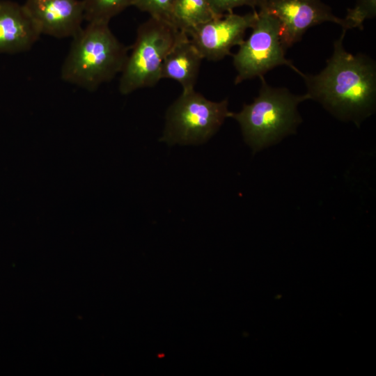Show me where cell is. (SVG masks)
<instances>
[{
	"label": "cell",
	"mask_w": 376,
	"mask_h": 376,
	"mask_svg": "<svg viewBox=\"0 0 376 376\" xmlns=\"http://www.w3.org/2000/svg\"><path fill=\"white\" fill-rule=\"evenodd\" d=\"M347 30L334 42L331 56L318 74L301 77L309 99L320 102L338 119L356 125L372 115L376 103V65L366 55L353 54L343 47Z\"/></svg>",
	"instance_id": "1"
},
{
	"label": "cell",
	"mask_w": 376,
	"mask_h": 376,
	"mask_svg": "<svg viewBox=\"0 0 376 376\" xmlns=\"http://www.w3.org/2000/svg\"><path fill=\"white\" fill-rule=\"evenodd\" d=\"M129 48L107 23H88L72 38L61 68L63 81L89 91L113 79L124 68Z\"/></svg>",
	"instance_id": "2"
},
{
	"label": "cell",
	"mask_w": 376,
	"mask_h": 376,
	"mask_svg": "<svg viewBox=\"0 0 376 376\" xmlns=\"http://www.w3.org/2000/svg\"><path fill=\"white\" fill-rule=\"evenodd\" d=\"M259 78L261 86L253 102L244 104L240 112L230 114L240 124L245 142L254 151L294 133L301 121L297 106L309 99L307 93L297 95L285 88L269 86L264 77Z\"/></svg>",
	"instance_id": "3"
},
{
	"label": "cell",
	"mask_w": 376,
	"mask_h": 376,
	"mask_svg": "<svg viewBox=\"0 0 376 376\" xmlns=\"http://www.w3.org/2000/svg\"><path fill=\"white\" fill-rule=\"evenodd\" d=\"M180 31L171 24L151 17L139 26L134 43L120 72L121 94L152 87L162 79L163 61Z\"/></svg>",
	"instance_id": "4"
},
{
	"label": "cell",
	"mask_w": 376,
	"mask_h": 376,
	"mask_svg": "<svg viewBox=\"0 0 376 376\" xmlns=\"http://www.w3.org/2000/svg\"><path fill=\"white\" fill-rule=\"evenodd\" d=\"M228 100L213 102L194 88L182 90L169 107L162 141L169 144H200L208 140L230 117Z\"/></svg>",
	"instance_id": "5"
},
{
	"label": "cell",
	"mask_w": 376,
	"mask_h": 376,
	"mask_svg": "<svg viewBox=\"0 0 376 376\" xmlns=\"http://www.w3.org/2000/svg\"><path fill=\"white\" fill-rule=\"evenodd\" d=\"M251 29L249 37L244 40L237 53L233 55L237 72L235 84L263 77L279 65H287L303 76L304 73L285 57L286 49L281 38L280 22L274 16L259 10Z\"/></svg>",
	"instance_id": "6"
},
{
	"label": "cell",
	"mask_w": 376,
	"mask_h": 376,
	"mask_svg": "<svg viewBox=\"0 0 376 376\" xmlns=\"http://www.w3.org/2000/svg\"><path fill=\"white\" fill-rule=\"evenodd\" d=\"M259 10L274 16L280 22L281 38L285 49L299 41L311 27L325 22L349 27L345 19L335 16L320 0H263Z\"/></svg>",
	"instance_id": "7"
},
{
	"label": "cell",
	"mask_w": 376,
	"mask_h": 376,
	"mask_svg": "<svg viewBox=\"0 0 376 376\" xmlns=\"http://www.w3.org/2000/svg\"><path fill=\"white\" fill-rule=\"evenodd\" d=\"M256 17V10L243 15L227 13L186 33L203 59L216 61L231 55V48L242 44L246 30L252 27Z\"/></svg>",
	"instance_id": "8"
},
{
	"label": "cell",
	"mask_w": 376,
	"mask_h": 376,
	"mask_svg": "<svg viewBox=\"0 0 376 376\" xmlns=\"http://www.w3.org/2000/svg\"><path fill=\"white\" fill-rule=\"evenodd\" d=\"M23 6L40 35L73 38L82 29L84 20L82 1L26 0Z\"/></svg>",
	"instance_id": "9"
},
{
	"label": "cell",
	"mask_w": 376,
	"mask_h": 376,
	"mask_svg": "<svg viewBox=\"0 0 376 376\" xmlns=\"http://www.w3.org/2000/svg\"><path fill=\"white\" fill-rule=\"evenodd\" d=\"M40 36L23 5L0 0V53L28 51Z\"/></svg>",
	"instance_id": "10"
},
{
	"label": "cell",
	"mask_w": 376,
	"mask_h": 376,
	"mask_svg": "<svg viewBox=\"0 0 376 376\" xmlns=\"http://www.w3.org/2000/svg\"><path fill=\"white\" fill-rule=\"evenodd\" d=\"M203 59L187 34L180 31L163 61L161 79L178 81L182 90L194 89Z\"/></svg>",
	"instance_id": "11"
},
{
	"label": "cell",
	"mask_w": 376,
	"mask_h": 376,
	"mask_svg": "<svg viewBox=\"0 0 376 376\" xmlns=\"http://www.w3.org/2000/svg\"><path fill=\"white\" fill-rule=\"evenodd\" d=\"M219 16L214 12L208 0H173L172 24L185 33Z\"/></svg>",
	"instance_id": "12"
},
{
	"label": "cell",
	"mask_w": 376,
	"mask_h": 376,
	"mask_svg": "<svg viewBox=\"0 0 376 376\" xmlns=\"http://www.w3.org/2000/svg\"><path fill=\"white\" fill-rule=\"evenodd\" d=\"M88 23L109 24L112 17L132 6L133 0H83Z\"/></svg>",
	"instance_id": "13"
},
{
	"label": "cell",
	"mask_w": 376,
	"mask_h": 376,
	"mask_svg": "<svg viewBox=\"0 0 376 376\" xmlns=\"http://www.w3.org/2000/svg\"><path fill=\"white\" fill-rule=\"evenodd\" d=\"M376 15V0H357L353 8L347 10L345 20L349 29H363L365 20Z\"/></svg>",
	"instance_id": "14"
},
{
	"label": "cell",
	"mask_w": 376,
	"mask_h": 376,
	"mask_svg": "<svg viewBox=\"0 0 376 376\" xmlns=\"http://www.w3.org/2000/svg\"><path fill=\"white\" fill-rule=\"evenodd\" d=\"M173 3V0H133L132 6L141 11L148 13L151 17L164 20L172 24Z\"/></svg>",
	"instance_id": "15"
},
{
	"label": "cell",
	"mask_w": 376,
	"mask_h": 376,
	"mask_svg": "<svg viewBox=\"0 0 376 376\" xmlns=\"http://www.w3.org/2000/svg\"><path fill=\"white\" fill-rule=\"evenodd\" d=\"M214 12L219 15L233 12L237 7L249 6L253 9L260 6L263 0H208Z\"/></svg>",
	"instance_id": "16"
}]
</instances>
